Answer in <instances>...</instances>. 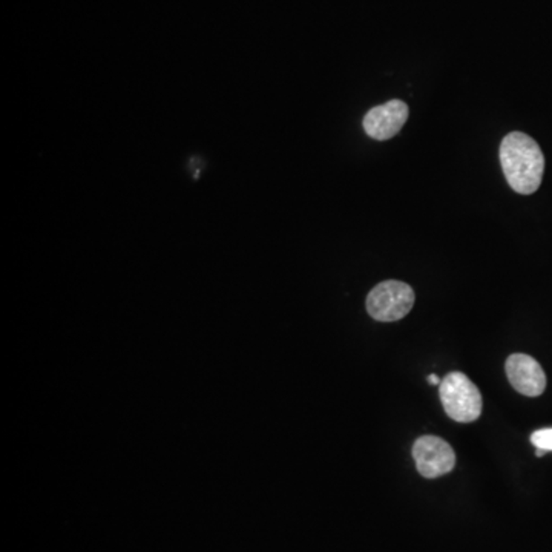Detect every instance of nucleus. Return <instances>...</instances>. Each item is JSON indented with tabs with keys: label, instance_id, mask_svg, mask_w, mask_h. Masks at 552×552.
Here are the masks:
<instances>
[{
	"label": "nucleus",
	"instance_id": "nucleus-1",
	"mask_svg": "<svg viewBox=\"0 0 552 552\" xmlns=\"http://www.w3.org/2000/svg\"><path fill=\"white\" fill-rule=\"evenodd\" d=\"M500 163L506 181L521 195H531L542 184L545 157L534 138L523 132H510L500 145Z\"/></svg>",
	"mask_w": 552,
	"mask_h": 552
},
{
	"label": "nucleus",
	"instance_id": "nucleus-4",
	"mask_svg": "<svg viewBox=\"0 0 552 552\" xmlns=\"http://www.w3.org/2000/svg\"><path fill=\"white\" fill-rule=\"evenodd\" d=\"M413 459L417 471L426 478L451 473L456 465V454L451 445L436 436L419 437L413 445Z\"/></svg>",
	"mask_w": 552,
	"mask_h": 552
},
{
	"label": "nucleus",
	"instance_id": "nucleus-8",
	"mask_svg": "<svg viewBox=\"0 0 552 552\" xmlns=\"http://www.w3.org/2000/svg\"><path fill=\"white\" fill-rule=\"evenodd\" d=\"M428 382L432 385H441L442 381L437 374H430V376H428Z\"/></svg>",
	"mask_w": 552,
	"mask_h": 552
},
{
	"label": "nucleus",
	"instance_id": "nucleus-5",
	"mask_svg": "<svg viewBox=\"0 0 552 552\" xmlns=\"http://www.w3.org/2000/svg\"><path fill=\"white\" fill-rule=\"evenodd\" d=\"M408 105L402 101H390L384 105L374 106L364 117V129L368 137L384 142L395 137L404 127L405 121L408 120Z\"/></svg>",
	"mask_w": 552,
	"mask_h": 552
},
{
	"label": "nucleus",
	"instance_id": "nucleus-3",
	"mask_svg": "<svg viewBox=\"0 0 552 552\" xmlns=\"http://www.w3.org/2000/svg\"><path fill=\"white\" fill-rule=\"evenodd\" d=\"M415 292L402 281L389 279L376 285L367 296V311L381 322L399 321L415 305Z\"/></svg>",
	"mask_w": 552,
	"mask_h": 552
},
{
	"label": "nucleus",
	"instance_id": "nucleus-7",
	"mask_svg": "<svg viewBox=\"0 0 552 552\" xmlns=\"http://www.w3.org/2000/svg\"><path fill=\"white\" fill-rule=\"evenodd\" d=\"M531 442L536 448L552 451V428H543V430L532 433Z\"/></svg>",
	"mask_w": 552,
	"mask_h": 552
},
{
	"label": "nucleus",
	"instance_id": "nucleus-2",
	"mask_svg": "<svg viewBox=\"0 0 552 552\" xmlns=\"http://www.w3.org/2000/svg\"><path fill=\"white\" fill-rule=\"evenodd\" d=\"M442 405L452 421H478L482 415V395L473 381L467 374L452 372L447 374L439 385Z\"/></svg>",
	"mask_w": 552,
	"mask_h": 552
},
{
	"label": "nucleus",
	"instance_id": "nucleus-9",
	"mask_svg": "<svg viewBox=\"0 0 552 552\" xmlns=\"http://www.w3.org/2000/svg\"><path fill=\"white\" fill-rule=\"evenodd\" d=\"M545 450H542V448H537V451H536V456L537 458H542V456H545Z\"/></svg>",
	"mask_w": 552,
	"mask_h": 552
},
{
	"label": "nucleus",
	"instance_id": "nucleus-6",
	"mask_svg": "<svg viewBox=\"0 0 552 552\" xmlns=\"http://www.w3.org/2000/svg\"><path fill=\"white\" fill-rule=\"evenodd\" d=\"M505 370L511 385L521 395L536 398L542 395L547 389V374L543 372L542 365L528 355H511L510 358L506 359Z\"/></svg>",
	"mask_w": 552,
	"mask_h": 552
}]
</instances>
